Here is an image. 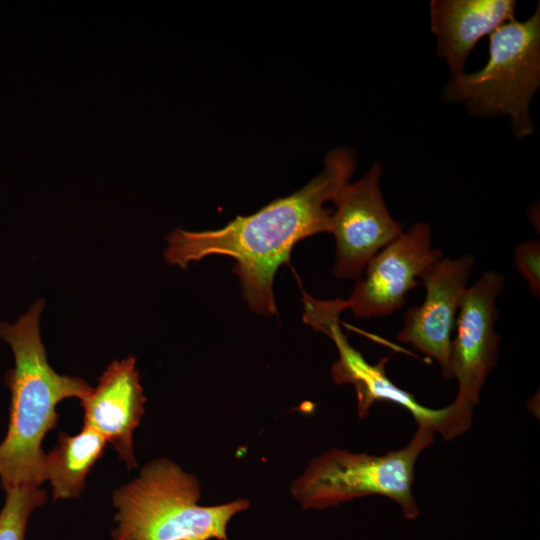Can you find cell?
<instances>
[{
  "mask_svg": "<svg viewBox=\"0 0 540 540\" xmlns=\"http://www.w3.org/2000/svg\"><path fill=\"white\" fill-rule=\"evenodd\" d=\"M355 166L351 149H333L325 156L323 170L295 193L251 215L237 216L221 229H175L167 236L164 257L182 268L209 255L234 258V271L250 309L258 314H274L273 280L277 269L288 262L298 241L330 232L332 210L324 204L349 181Z\"/></svg>",
  "mask_w": 540,
  "mask_h": 540,
  "instance_id": "6da1fadb",
  "label": "cell"
},
{
  "mask_svg": "<svg viewBox=\"0 0 540 540\" xmlns=\"http://www.w3.org/2000/svg\"><path fill=\"white\" fill-rule=\"evenodd\" d=\"M39 300L15 323H0V338L14 354L7 374L11 392L9 426L0 443V480L5 491L45 482L42 441L56 426V406L68 398L85 399L92 388L83 379L60 375L49 365L41 340Z\"/></svg>",
  "mask_w": 540,
  "mask_h": 540,
  "instance_id": "7a4b0ae2",
  "label": "cell"
},
{
  "mask_svg": "<svg viewBox=\"0 0 540 540\" xmlns=\"http://www.w3.org/2000/svg\"><path fill=\"white\" fill-rule=\"evenodd\" d=\"M199 480L168 458L147 463L113 493V540H228L227 526L250 502L199 505Z\"/></svg>",
  "mask_w": 540,
  "mask_h": 540,
  "instance_id": "3957f363",
  "label": "cell"
},
{
  "mask_svg": "<svg viewBox=\"0 0 540 540\" xmlns=\"http://www.w3.org/2000/svg\"><path fill=\"white\" fill-rule=\"evenodd\" d=\"M540 85V6L525 21L512 19L490 34L489 59L479 71L453 77L444 95L471 114L507 115L521 139L533 132L529 107Z\"/></svg>",
  "mask_w": 540,
  "mask_h": 540,
  "instance_id": "277c9868",
  "label": "cell"
},
{
  "mask_svg": "<svg viewBox=\"0 0 540 540\" xmlns=\"http://www.w3.org/2000/svg\"><path fill=\"white\" fill-rule=\"evenodd\" d=\"M433 442L434 432L418 426L408 445L385 455L333 448L308 464L292 482L291 495L302 508L314 510L380 495L395 501L407 519H415L419 509L412 493L414 467L421 452Z\"/></svg>",
  "mask_w": 540,
  "mask_h": 540,
  "instance_id": "5b68a950",
  "label": "cell"
},
{
  "mask_svg": "<svg viewBox=\"0 0 540 540\" xmlns=\"http://www.w3.org/2000/svg\"><path fill=\"white\" fill-rule=\"evenodd\" d=\"M303 303V321L330 337L337 347L339 358L332 365L331 376L336 384L354 386L360 418L368 416L374 402L387 401L406 409L418 426L439 432L445 440L454 439L470 428L472 413L459 409L453 403L442 409L428 408L396 386L385 372L387 358H382L375 365L368 363L341 331L339 316L343 309L338 300H316L304 294Z\"/></svg>",
  "mask_w": 540,
  "mask_h": 540,
  "instance_id": "8992f818",
  "label": "cell"
},
{
  "mask_svg": "<svg viewBox=\"0 0 540 540\" xmlns=\"http://www.w3.org/2000/svg\"><path fill=\"white\" fill-rule=\"evenodd\" d=\"M381 165L374 163L358 181L344 184L331 199L330 232L336 240L333 274L360 279L370 260L403 231L389 213L380 189Z\"/></svg>",
  "mask_w": 540,
  "mask_h": 540,
  "instance_id": "52a82bcc",
  "label": "cell"
},
{
  "mask_svg": "<svg viewBox=\"0 0 540 540\" xmlns=\"http://www.w3.org/2000/svg\"><path fill=\"white\" fill-rule=\"evenodd\" d=\"M504 288V277L489 270L467 287L451 342L450 372L458 382L454 404L473 412L482 386L497 363L500 336L494 328L498 318L496 300Z\"/></svg>",
  "mask_w": 540,
  "mask_h": 540,
  "instance_id": "ba28073f",
  "label": "cell"
},
{
  "mask_svg": "<svg viewBox=\"0 0 540 540\" xmlns=\"http://www.w3.org/2000/svg\"><path fill=\"white\" fill-rule=\"evenodd\" d=\"M442 258L432 247L428 223H414L378 252L366 266L349 299L340 300L357 318L386 317L400 309L406 294L418 287L424 271Z\"/></svg>",
  "mask_w": 540,
  "mask_h": 540,
  "instance_id": "9c48e42d",
  "label": "cell"
},
{
  "mask_svg": "<svg viewBox=\"0 0 540 540\" xmlns=\"http://www.w3.org/2000/svg\"><path fill=\"white\" fill-rule=\"evenodd\" d=\"M475 266L471 254L457 259L441 258L420 276L426 290L421 305L404 314L398 340L436 360L444 379H452L450 353L456 314Z\"/></svg>",
  "mask_w": 540,
  "mask_h": 540,
  "instance_id": "30bf717a",
  "label": "cell"
},
{
  "mask_svg": "<svg viewBox=\"0 0 540 540\" xmlns=\"http://www.w3.org/2000/svg\"><path fill=\"white\" fill-rule=\"evenodd\" d=\"M145 402L132 356L110 363L98 385L81 401L83 427L102 435L129 469L137 466L133 433L144 415Z\"/></svg>",
  "mask_w": 540,
  "mask_h": 540,
  "instance_id": "8fae6325",
  "label": "cell"
},
{
  "mask_svg": "<svg viewBox=\"0 0 540 540\" xmlns=\"http://www.w3.org/2000/svg\"><path fill=\"white\" fill-rule=\"evenodd\" d=\"M512 0H433L431 31L437 53L446 60L453 77L464 73L465 62L477 42L514 19Z\"/></svg>",
  "mask_w": 540,
  "mask_h": 540,
  "instance_id": "7c38bea8",
  "label": "cell"
},
{
  "mask_svg": "<svg viewBox=\"0 0 540 540\" xmlns=\"http://www.w3.org/2000/svg\"><path fill=\"white\" fill-rule=\"evenodd\" d=\"M107 442L95 430L82 427L76 435L61 432L58 444L45 455L44 476L54 500L78 497L90 470L102 456Z\"/></svg>",
  "mask_w": 540,
  "mask_h": 540,
  "instance_id": "4fadbf2b",
  "label": "cell"
},
{
  "mask_svg": "<svg viewBox=\"0 0 540 540\" xmlns=\"http://www.w3.org/2000/svg\"><path fill=\"white\" fill-rule=\"evenodd\" d=\"M46 500V492L38 486H19L7 490L0 510V540H25L31 514Z\"/></svg>",
  "mask_w": 540,
  "mask_h": 540,
  "instance_id": "5bb4252c",
  "label": "cell"
},
{
  "mask_svg": "<svg viewBox=\"0 0 540 540\" xmlns=\"http://www.w3.org/2000/svg\"><path fill=\"white\" fill-rule=\"evenodd\" d=\"M518 273L528 282L531 293L539 299L540 295V243L529 240L520 243L514 250Z\"/></svg>",
  "mask_w": 540,
  "mask_h": 540,
  "instance_id": "9a60e30c",
  "label": "cell"
}]
</instances>
